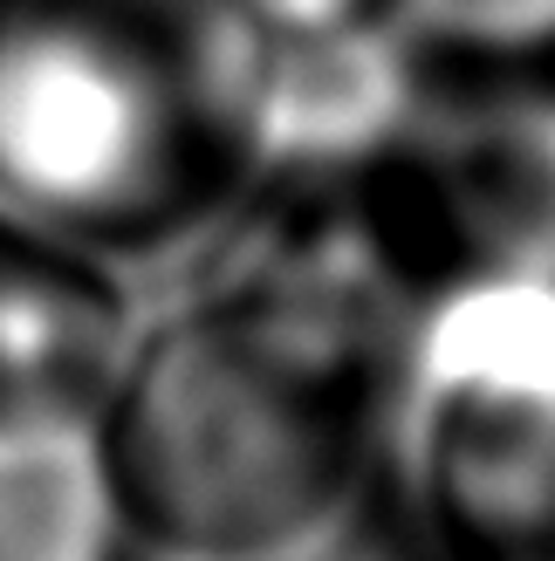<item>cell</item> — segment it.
<instances>
[{"label": "cell", "instance_id": "obj_1", "mask_svg": "<svg viewBox=\"0 0 555 561\" xmlns=\"http://www.w3.org/2000/svg\"><path fill=\"white\" fill-rule=\"evenodd\" d=\"M316 192L206 301L131 335L90 445L137 561H302L384 459L398 308Z\"/></svg>", "mask_w": 555, "mask_h": 561}, {"label": "cell", "instance_id": "obj_7", "mask_svg": "<svg viewBox=\"0 0 555 561\" xmlns=\"http://www.w3.org/2000/svg\"><path fill=\"white\" fill-rule=\"evenodd\" d=\"M411 42L466 55L487 76H521L555 62V0H384Z\"/></svg>", "mask_w": 555, "mask_h": 561}, {"label": "cell", "instance_id": "obj_4", "mask_svg": "<svg viewBox=\"0 0 555 561\" xmlns=\"http://www.w3.org/2000/svg\"><path fill=\"white\" fill-rule=\"evenodd\" d=\"M329 185L356 261L411 322L426 301L474 280L555 274V96L487 90L419 103Z\"/></svg>", "mask_w": 555, "mask_h": 561}, {"label": "cell", "instance_id": "obj_3", "mask_svg": "<svg viewBox=\"0 0 555 561\" xmlns=\"http://www.w3.org/2000/svg\"><path fill=\"white\" fill-rule=\"evenodd\" d=\"M398 350L384 445L426 561H555V274L439 295Z\"/></svg>", "mask_w": 555, "mask_h": 561}, {"label": "cell", "instance_id": "obj_2", "mask_svg": "<svg viewBox=\"0 0 555 561\" xmlns=\"http://www.w3.org/2000/svg\"><path fill=\"white\" fill-rule=\"evenodd\" d=\"M261 27L234 0H0V213L158 261L261 185Z\"/></svg>", "mask_w": 555, "mask_h": 561}, {"label": "cell", "instance_id": "obj_8", "mask_svg": "<svg viewBox=\"0 0 555 561\" xmlns=\"http://www.w3.org/2000/svg\"><path fill=\"white\" fill-rule=\"evenodd\" d=\"M234 8L254 21H316V14H364V8H384V0H234Z\"/></svg>", "mask_w": 555, "mask_h": 561}, {"label": "cell", "instance_id": "obj_6", "mask_svg": "<svg viewBox=\"0 0 555 561\" xmlns=\"http://www.w3.org/2000/svg\"><path fill=\"white\" fill-rule=\"evenodd\" d=\"M90 432H0V561H117Z\"/></svg>", "mask_w": 555, "mask_h": 561}, {"label": "cell", "instance_id": "obj_5", "mask_svg": "<svg viewBox=\"0 0 555 561\" xmlns=\"http://www.w3.org/2000/svg\"><path fill=\"white\" fill-rule=\"evenodd\" d=\"M124 356L110 261L0 213V432H90Z\"/></svg>", "mask_w": 555, "mask_h": 561}]
</instances>
